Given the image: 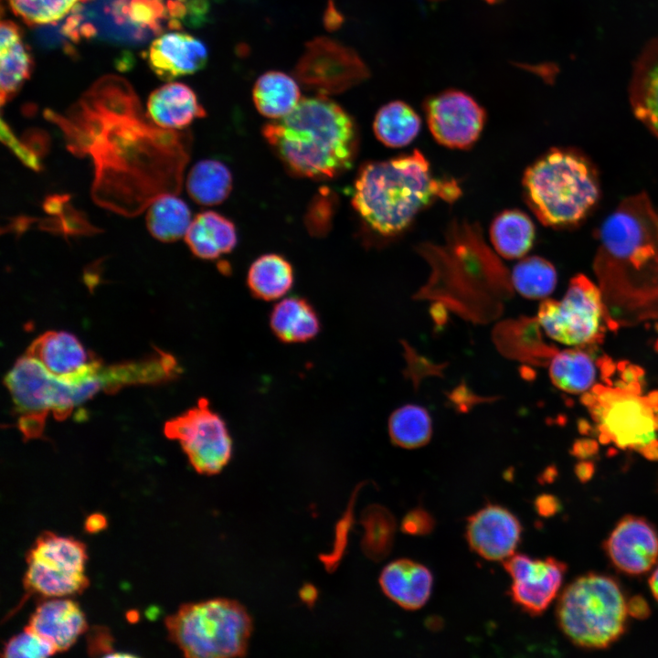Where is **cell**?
<instances>
[{
    "instance_id": "obj_31",
    "label": "cell",
    "mask_w": 658,
    "mask_h": 658,
    "mask_svg": "<svg viewBox=\"0 0 658 658\" xmlns=\"http://www.w3.org/2000/svg\"><path fill=\"white\" fill-rule=\"evenodd\" d=\"M191 222L189 207L175 194L161 195L147 207V228L160 241L178 240L186 234Z\"/></svg>"
},
{
    "instance_id": "obj_9",
    "label": "cell",
    "mask_w": 658,
    "mask_h": 658,
    "mask_svg": "<svg viewBox=\"0 0 658 658\" xmlns=\"http://www.w3.org/2000/svg\"><path fill=\"white\" fill-rule=\"evenodd\" d=\"M164 435L179 441L191 466L200 474L220 472L229 462L233 442L224 419L209 407L206 398L196 406L169 419Z\"/></svg>"
},
{
    "instance_id": "obj_27",
    "label": "cell",
    "mask_w": 658,
    "mask_h": 658,
    "mask_svg": "<svg viewBox=\"0 0 658 658\" xmlns=\"http://www.w3.org/2000/svg\"><path fill=\"white\" fill-rule=\"evenodd\" d=\"M252 99L261 115L279 120L298 105L301 92L292 77L271 70L258 78L252 90Z\"/></svg>"
},
{
    "instance_id": "obj_42",
    "label": "cell",
    "mask_w": 658,
    "mask_h": 658,
    "mask_svg": "<svg viewBox=\"0 0 658 658\" xmlns=\"http://www.w3.org/2000/svg\"><path fill=\"white\" fill-rule=\"evenodd\" d=\"M628 614L639 618L644 619L650 613V609L646 601L641 597H634L627 603Z\"/></svg>"
},
{
    "instance_id": "obj_12",
    "label": "cell",
    "mask_w": 658,
    "mask_h": 658,
    "mask_svg": "<svg viewBox=\"0 0 658 658\" xmlns=\"http://www.w3.org/2000/svg\"><path fill=\"white\" fill-rule=\"evenodd\" d=\"M296 79L309 90L322 94L344 91L369 76L356 51L327 37H317L306 46L295 67Z\"/></svg>"
},
{
    "instance_id": "obj_2",
    "label": "cell",
    "mask_w": 658,
    "mask_h": 658,
    "mask_svg": "<svg viewBox=\"0 0 658 658\" xmlns=\"http://www.w3.org/2000/svg\"><path fill=\"white\" fill-rule=\"evenodd\" d=\"M461 188L453 179L433 175L419 150L365 164L355 180L352 204L365 223L382 236L404 231L436 199L455 201Z\"/></svg>"
},
{
    "instance_id": "obj_22",
    "label": "cell",
    "mask_w": 658,
    "mask_h": 658,
    "mask_svg": "<svg viewBox=\"0 0 658 658\" xmlns=\"http://www.w3.org/2000/svg\"><path fill=\"white\" fill-rule=\"evenodd\" d=\"M146 113L157 126L175 131L206 115L194 90L180 82H170L154 90L148 98Z\"/></svg>"
},
{
    "instance_id": "obj_28",
    "label": "cell",
    "mask_w": 658,
    "mask_h": 658,
    "mask_svg": "<svg viewBox=\"0 0 658 658\" xmlns=\"http://www.w3.org/2000/svg\"><path fill=\"white\" fill-rule=\"evenodd\" d=\"M536 229L531 218L523 211L505 210L498 214L490 227V239L499 255L519 259L533 246Z\"/></svg>"
},
{
    "instance_id": "obj_39",
    "label": "cell",
    "mask_w": 658,
    "mask_h": 658,
    "mask_svg": "<svg viewBox=\"0 0 658 658\" xmlns=\"http://www.w3.org/2000/svg\"><path fill=\"white\" fill-rule=\"evenodd\" d=\"M1 138L27 166L34 170H39L41 168L38 154H36L30 146L23 144L22 142L15 136L4 120L1 121Z\"/></svg>"
},
{
    "instance_id": "obj_1",
    "label": "cell",
    "mask_w": 658,
    "mask_h": 658,
    "mask_svg": "<svg viewBox=\"0 0 658 658\" xmlns=\"http://www.w3.org/2000/svg\"><path fill=\"white\" fill-rule=\"evenodd\" d=\"M44 114L60 129L69 151L92 161L96 204L132 217L157 196L180 192L190 135L154 124L123 78L103 76L65 113Z\"/></svg>"
},
{
    "instance_id": "obj_38",
    "label": "cell",
    "mask_w": 658,
    "mask_h": 658,
    "mask_svg": "<svg viewBox=\"0 0 658 658\" xmlns=\"http://www.w3.org/2000/svg\"><path fill=\"white\" fill-rule=\"evenodd\" d=\"M58 653L54 645L28 626L10 638L4 645L2 657H47Z\"/></svg>"
},
{
    "instance_id": "obj_20",
    "label": "cell",
    "mask_w": 658,
    "mask_h": 658,
    "mask_svg": "<svg viewBox=\"0 0 658 658\" xmlns=\"http://www.w3.org/2000/svg\"><path fill=\"white\" fill-rule=\"evenodd\" d=\"M187 0H114L111 14L115 23L134 29L138 36L158 34L164 21L179 27V19L187 15Z\"/></svg>"
},
{
    "instance_id": "obj_33",
    "label": "cell",
    "mask_w": 658,
    "mask_h": 658,
    "mask_svg": "<svg viewBox=\"0 0 658 658\" xmlns=\"http://www.w3.org/2000/svg\"><path fill=\"white\" fill-rule=\"evenodd\" d=\"M549 377L557 387L578 394L592 387L596 378V367L587 353L569 349L557 353L552 358Z\"/></svg>"
},
{
    "instance_id": "obj_30",
    "label": "cell",
    "mask_w": 658,
    "mask_h": 658,
    "mask_svg": "<svg viewBox=\"0 0 658 658\" xmlns=\"http://www.w3.org/2000/svg\"><path fill=\"white\" fill-rule=\"evenodd\" d=\"M421 120L414 109L402 101L383 105L377 112L373 130L386 146L399 148L409 144L419 134Z\"/></svg>"
},
{
    "instance_id": "obj_11",
    "label": "cell",
    "mask_w": 658,
    "mask_h": 658,
    "mask_svg": "<svg viewBox=\"0 0 658 658\" xmlns=\"http://www.w3.org/2000/svg\"><path fill=\"white\" fill-rule=\"evenodd\" d=\"M597 395L594 415L602 437L621 448L633 449L657 459L658 421L650 401L622 389L600 388Z\"/></svg>"
},
{
    "instance_id": "obj_41",
    "label": "cell",
    "mask_w": 658,
    "mask_h": 658,
    "mask_svg": "<svg viewBox=\"0 0 658 658\" xmlns=\"http://www.w3.org/2000/svg\"><path fill=\"white\" fill-rule=\"evenodd\" d=\"M111 636L107 629L93 628L88 638V650L92 655L113 656Z\"/></svg>"
},
{
    "instance_id": "obj_45",
    "label": "cell",
    "mask_w": 658,
    "mask_h": 658,
    "mask_svg": "<svg viewBox=\"0 0 658 658\" xmlns=\"http://www.w3.org/2000/svg\"><path fill=\"white\" fill-rule=\"evenodd\" d=\"M650 588L654 598L658 601V568L653 573L650 578Z\"/></svg>"
},
{
    "instance_id": "obj_32",
    "label": "cell",
    "mask_w": 658,
    "mask_h": 658,
    "mask_svg": "<svg viewBox=\"0 0 658 658\" xmlns=\"http://www.w3.org/2000/svg\"><path fill=\"white\" fill-rule=\"evenodd\" d=\"M232 189V176L228 168L217 160H202L190 170L186 190L190 197L202 206L222 203Z\"/></svg>"
},
{
    "instance_id": "obj_14",
    "label": "cell",
    "mask_w": 658,
    "mask_h": 658,
    "mask_svg": "<svg viewBox=\"0 0 658 658\" xmlns=\"http://www.w3.org/2000/svg\"><path fill=\"white\" fill-rule=\"evenodd\" d=\"M504 568L513 580L512 600L531 615L541 614L552 602L567 569L554 557L532 559L522 554L505 559Z\"/></svg>"
},
{
    "instance_id": "obj_44",
    "label": "cell",
    "mask_w": 658,
    "mask_h": 658,
    "mask_svg": "<svg viewBox=\"0 0 658 658\" xmlns=\"http://www.w3.org/2000/svg\"><path fill=\"white\" fill-rule=\"evenodd\" d=\"M107 525L105 516L100 513H94L89 515L85 521V530L89 533H97L104 529Z\"/></svg>"
},
{
    "instance_id": "obj_7",
    "label": "cell",
    "mask_w": 658,
    "mask_h": 658,
    "mask_svg": "<svg viewBox=\"0 0 658 658\" xmlns=\"http://www.w3.org/2000/svg\"><path fill=\"white\" fill-rule=\"evenodd\" d=\"M627 615V602L617 582L592 573L568 585L557 609L565 635L573 643L592 649L613 643L625 630Z\"/></svg>"
},
{
    "instance_id": "obj_35",
    "label": "cell",
    "mask_w": 658,
    "mask_h": 658,
    "mask_svg": "<svg viewBox=\"0 0 658 658\" xmlns=\"http://www.w3.org/2000/svg\"><path fill=\"white\" fill-rule=\"evenodd\" d=\"M555 267L546 259L531 256L521 260L513 269L512 285L523 297L538 300L548 296L557 284Z\"/></svg>"
},
{
    "instance_id": "obj_29",
    "label": "cell",
    "mask_w": 658,
    "mask_h": 658,
    "mask_svg": "<svg viewBox=\"0 0 658 658\" xmlns=\"http://www.w3.org/2000/svg\"><path fill=\"white\" fill-rule=\"evenodd\" d=\"M291 263L278 254H264L250 265L247 284L254 297L273 301L284 296L293 284Z\"/></svg>"
},
{
    "instance_id": "obj_15",
    "label": "cell",
    "mask_w": 658,
    "mask_h": 658,
    "mask_svg": "<svg viewBox=\"0 0 658 658\" xmlns=\"http://www.w3.org/2000/svg\"><path fill=\"white\" fill-rule=\"evenodd\" d=\"M25 355L38 362L51 376L67 381L90 377L103 365L74 334L64 331L40 334Z\"/></svg>"
},
{
    "instance_id": "obj_13",
    "label": "cell",
    "mask_w": 658,
    "mask_h": 658,
    "mask_svg": "<svg viewBox=\"0 0 658 658\" xmlns=\"http://www.w3.org/2000/svg\"><path fill=\"white\" fill-rule=\"evenodd\" d=\"M429 130L435 141L451 149H468L479 139L486 112L468 93L449 89L423 103Z\"/></svg>"
},
{
    "instance_id": "obj_3",
    "label": "cell",
    "mask_w": 658,
    "mask_h": 658,
    "mask_svg": "<svg viewBox=\"0 0 658 658\" xmlns=\"http://www.w3.org/2000/svg\"><path fill=\"white\" fill-rule=\"evenodd\" d=\"M262 133L288 169L310 178H332L350 168L358 145L353 118L321 95L301 100Z\"/></svg>"
},
{
    "instance_id": "obj_36",
    "label": "cell",
    "mask_w": 658,
    "mask_h": 658,
    "mask_svg": "<svg viewBox=\"0 0 658 658\" xmlns=\"http://www.w3.org/2000/svg\"><path fill=\"white\" fill-rule=\"evenodd\" d=\"M88 0H9L14 14L25 23L46 25L58 22Z\"/></svg>"
},
{
    "instance_id": "obj_25",
    "label": "cell",
    "mask_w": 658,
    "mask_h": 658,
    "mask_svg": "<svg viewBox=\"0 0 658 658\" xmlns=\"http://www.w3.org/2000/svg\"><path fill=\"white\" fill-rule=\"evenodd\" d=\"M185 239L192 253L203 260H215L233 250L238 238L234 224L214 211H204L192 219Z\"/></svg>"
},
{
    "instance_id": "obj_40",
    "label": "cell",
    "mask_w": 658,
    "mask_h": 658,
    "mask_svg": "<svg viewBox=\"0 0 658 658\" xmlns=\"http://www.w3.org/2000/svg\"><path fill=\"white\" fill-rule=\"evenodd\" d=\"M435 521L431 515L421 507L410 510L402 519L401 530L411 536H425L433 530Z\"/></svg>"
},
{
    "instance_id": "obj_43",
    "label": "cell",
    "mask_w": 658,
    "mask_h": 658,
    "mask_svg": "<svg viewBox=\"0 0 658 658\" xmlns=\"http://www.w3.org/2000/svg\"><path fill=\"white\" fill-rule=\"evenodd\" d=\"M536 507L540 515H551L557 511V500L550 495H542L536 501Z\"/></svg>"
},
{
    "instance_id": "obj_17",
    "label": "cell",
    "mask_w": 658,
    "mask_h": 658,
    "mask_svg": "<svg viewBox=\"0 0 658 658\" xmlns=\"http://www.w3.org/2000/svg\"><path fill=\"white\" fill-rule=\"evenodd\" d=\"M605 548L620 570L644 573L658 561V533L645 519L629 515L617 524Z\"/></svg>"
},
{
    "instance_id": "obj_21",
    "label": "cell",
    "mask_w": 658,
    "mask_h": 658,
    "mask_svg": "<svg viewBox=\"0 0 658 658\" xmlns=\"http://www.w3.org/2000/svg\"><path fill=\"white\" fill-rule=\"evenodd\" d=\"M382 591L403 609L424 606L431 594L433 577L429 568L410 559H398L387 565L379 577Z\"/></svg>"
},
{
    "instance_id": "obj_5",
    "label": "cell",
    "mask_w": 658,
    "mask_h": 658,
    "mask_svg": "<svg viewBox=\"0 0 658 658\" xmlns=\"http://www.w3.org/2000/svg\"><path fill=\"white\" fill-rule=\"evenodd\" d=\"M525 199L547 227L579 224L600 198L596 168L583 154L571 148H552L524 174Z\"/></svg>"
},
{
    "instance_id": "obj_8",
    "label": "cell",
    "mask_w": 658,
    "mask_h": 658,
    "mask_svg": "<svg viewBox=\"0 0 658 658\" xmlns=\"http://www.w3.org/2000/svg\"><path fill=\"white\" fill-rule=\"evenodd\" d=\"M86 560L82 542L53 532L42 533L26 555L23 601L34 594L51 598L81 593L89 585L84 573Z\"/></svg>"
},
{
    "instance_id": "obj_18",
    "label": "cell",
    "mask_w": 658,
    "mask_h": 658,
    "mask_svg": "<svg viewBox=\"0 0 658 658\" xmlns=\"http://www.w3.org/2000/svg\"><path fill=\"white\" fill-rule=\"evenodd\" d=\"M208 58L207 46L185 32H167L152 42L148 62L153 71L164 80L195 73L203 69Z\"/></svg>"
},
{
    "instance_id": "obj_6",
    "label": "cell",
    "mask_w": 658,
    "mask_h": 658,
    "mask_svg": "<svg viewBox=\"0 0 658 658\" xmlns=\"http://www.w3.org/2000/svg\"><path fill=\"white\" fill-rule=\"evenodd\" d=\"M164 624L170 641L193 658L243 656L252 631L246 609L227 599L184 604Z\"/></svg>"
},
{
    "instance_id": "obj_46",
    "label": "cell",
    "mask_w": 658,
    "mask_h": 658,
    "mask_svg": "<svg viewBox=\"0 0 658 658\" xmlns=\"http://www.w3.org/2000/svg\"><path fill=\"white\" fill-rule=\"evenodd\" d=\"M430 1H440V0H430Z\"/></svg>"
},
{
    "instance_id": "obj_16",
    "label": "cell",
    "mask_w": 658,
    "mask_h": 658,
    "mask_svg": "<svg viewBox=\"0 0 658 658\" xmlns=\"http://www.w3.org/2000/svg\"><path fill=\"white\" fill-rule=\"evenodd\" d=\"M466 539L480 557L492 561L514 555L522 535V525L508 509L487 504L467 520Z\"/></svg>"
},
{
    "instance_id": "obj_34",
    "label": "cell",
    "mask_w": 658,
    "mask_h": 658,
    "mask_svg": "<svg viewBox=\"0 0 658 658\" xmlns=\"http://www.w3.org/2000/svg\"><path fill=\"white\" fill-rule=\"evenodd\" d=\"M431 419L421 406L408 404L397 409L388 419L391 441L399 447L415 449L427 444L431 437Z\"/></svg>"
},
{
    "instance_id": "obj_37",
    "label": "cell",
    "mask_w": 658,
    "mask_h": 658,
    "mask_svg": "<svg viewBox=\"0 0 658 658\" xmlns=\"http://www.w3.org/2000/svg\"><path fill=\"white\" fill-rule=\"evenodd\" d=\"M366 549L374 558H383L391 550L396 524L392 515L381 506H373L366 517Z\"/></svg>"
},
{
    "instance_id": "obj_19",
    "label": "cell",
    "mask_w": 658,
    "mask_h": 658,
    "mask_svg": "<svg viewBox=\"0 0 658 658\" xmlns=\"http://www.w3.org/2000/svg\"><path fill=\"white\" fill-rule=\"evenodd\" d=\"M27 626L51 642L57 652L67 651L87 630L84 613L72 600L51 597L41 600Z\"/></svg>"
},
{
    "instance_id": "obj_23",
    "label": "cell",
    "mask_w": 658,
    "mask_h": 658,
    "mask_svg": "<svg viewBox=\"0 0 658 658\" xmlns=\"http://www.w3.org/2000/svg\"><path fill=\"white\" fill-rule=\"evenodd\" d=\"M629 94L636 118L658 138V37L646 44L638 57Z\"/></svg>"
},
{
    "instance_id": "obj_24",
    "label": "cell",
    "mask_w": 658,
    "mask_h": 658,
    "mask_svg": "<svg viewBox=\"0 0 658 658\" xmlns=\"http://www.w3.org/2000/svg\"><path fill=\"white\" fill-rule=\"evenodd\" d=\"M32 58L16 24L3 20L0 27V101L4 105L29 78Z\"/></svg>"
},
{
    "instance_id": "obj_4",
    "label": "cell",
    "mask_w": 658,
    "mask_h": 658,
    "mask_svg": "<svg viewBox=\"0 0 658 658\" xmlns=\"http://www.w3.org/2000/svg\"><path fill=\"white\" fill-rule=\"evenodd\" d=\"M598 237L594 270L606 291L636 298L658 295V210L647 194L623 199Z\"/></svg>"
},
{
    "instance_id": "obj_10",
    "label": "cell",
    "mask_w": 658,
    "mask_h": 658,
    "mask_svg": "<svg viewBox=\"0 0 658 658\" xmlns=\"http://www.w3.org/2000/svg\"><path fill=\"white\" fill-rule=\"evenodd\" d=\"M603 303L600 289L578 274L569 282L561 301L546 300L537 322L548 337L568 345L590 344L601 328Z\"/></svg>"
},
{
    "instance_id": "obj_26",
    "label": "cell",
    "mask_w": 658,
    "mask_h": 658,
    "mask_svg": "<svg viewBox=\"0 0 658 658\" xmlns=\"http://www.w3.org/2000/svg\"><path fill=\"white\" fill-rule=\"evenodd\" d=\"M272 333L286 344L305 343L321 329L320 319L313 305L301 297H288L276 303L271 312Z\"/></svg>"
}]
</instances>
